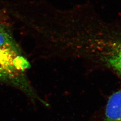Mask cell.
<instances>
[{
  "mask_svg": "<svg viewBox=\"0 0 121 121\" xmlns=\"http://www.w3.org/2000/svg\"><path fill=\"white\" fill-rule=\"evenodd\" d=\"M30 64L8 28L0 22V81L33 95L26 77Z\"/></svg>",
  "mask_w": 121,
  "mask_h": 121,
  "instance_id": "obj_1",
  "label": "cell"
},
{
  "mask_svg": "<svg viewBox=\"0 0 121 121\" xmlns=\"http://www.w3.org/2000/svg\"><path fill=\"white\" fill-rule=\"evenodd\" d=\"M103 121H121V89L109 97Z\"/></svg>",
  "mask_w": 121,
  "mask_h": 121,
  "instance_id": "obj_2",
  "label": "cell"
},
{
  "mask_svg": "<svg viewBox=\"0 0 121 121\" xmlns=\"http://www.w3.org/2000/svg\"><path fill=\"white\" fill-rule=\"evenodd\" d=\"M119 76H120L121 77V72H120V73H119Z\"/></svg>",
  "mask_w": 121,
  "mask_h": 121,
  "instance_id": "obj_3",
  "label": "cell"
}]
</instances>
